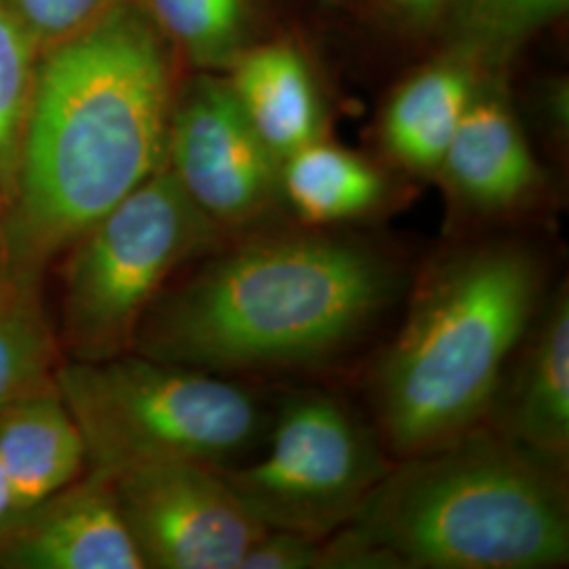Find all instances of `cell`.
Wrapping results in <instances>:
<instances>
[{
	"label": "cell",
	"mask_w": 569,
	"mask_h": 569,
	"mask_svg": "<svg viewBox=\"0 0 569 569\" xmlns=\"http://www.w3.org/2000/svg\"><path fill=\"white\" fill-rule=\"evenodd\" d=\"M186 72L133 0L42 51L4 224L20 289L41 293L51 262L163 169Z\"/></svg>",
	"instance_id": "obj_2"
},
{
	"label": "cell",
	"mask_w": 569,
	"mask_h": 569,
	"mask_svg": "<svg viewBox=\"0 0 569 569\" xmlns=\"http://www.w3.org/2000/svg\"><path fill=\"white\" fill-rule=\"evenodd\" d=\"M569 559L568 470L493 428L392 460L321 569H552Z\"/></svg>",
	"instance_id": "obj_3"
},
{
	"label": "cell",
	"mask_w": 569,
	"mask_h": 569,
	"mask_svg": "<svg viewBox=\"0 0 569 569\" xmlns=\"http://www.w3.org/2000/svg\"><path fill=\"white\" fill-rule=\"evenodd\" d=\"M390 467L376 428L338 397L305 390L272 413L262 448L222 475L264 528L327 540Z\"/></svg>",
	"instance_id": "obj_7"
},
{
	"label": "cell",
	"mask_w": 569,
	"mask_h": 569,
	"mask_svg": "<svg viewBox=\"0 0 569 569\" xmlns=\"http://www.w3.org/2000/svg\"><path fill=\"white\" fill-rule=\"evenodd\" d=\"M7 207L0 199V306L16 298L18 293H39V291H23L16 281L11 272V262H9V244H7Z\"/></svg>",
	"instance_id": "obj_25"
},
{
	"label": "cell",
	"mask_w": 569,
	"mask_h": 569,
	"mask_svg": "<svg viewBox=\"0 0 569 569\" xmlns=\"http://www.w3.org/2000/svg\"><path fill=\"white\" fill-rule=\"evenodd\" d=\"M0 465L20 510L34 507L87 472L81 430L58 387L0 409Z\"/></svg>",
	"instance_id": "obj_16"
},
{
	"label": "cell",
	"mask_w": 569,
	"mask_h": 569,
	"mask_svg": "<svg viewBox=\"0 0 569 569\" xmlns=\"http://www.w3.org/2000/svg\"><path fill=\"white\" fill-rule=\"evenodd\" d=\"M56 382L81 430L87 470L103 477L154 462L237 467L262 448L274 413L234 378L133 350L61 361Z\"/></svg>",
	"instance_id": "obj_5"
},
{
	"label": "cell",
	"mask_w": 569,
	"mask_h": 569,
	"mask_svg": "<svg viewBox=\"0 0 569 569\" xmlns=\"http://www.w3.org/2000/svg\"><path fill=\"white\" fill-rule=\"evenodd\" d=\"M388 16L409 32L432 34L448 0H380Z\"/></svg>",
	"instance_id": "obj_24"
},
{
	"label": "cell",
	"mask_w": 569,
	"mask_h": 569,
	"mask_svg": "<svg viewBox=\"0 0 569 569\" xmlns=\"http://www.w3.org/2000/svg\"><path fill=\"white\" fill-rule=\"evenodd\" d=\"M108 479L143 569H239L266 531L220 468L154 462Z\"/></svg>",
	"instance_id": "obj_9"
},
{
	"label": "cell",
	"mask_w": 569,
	"mask_h": 569,
	"mask_svg": "<svg viewBox=\"0 0 569 569\" xmlns=\"http://www.w3.org/2000/svg\"><path fill=\"white\" fill-rule=\"evenodd\" d=\"M323 542L298 531L268 529L247 549L239 569L321 568Z\"/></svg>",
	"instance_id": "obj_22"
},
{
	"label": "cell",
	"mask_w": 569,
	"mask_h": 569,
	"mask_svg": "<svg viewBox=\"0 0 569 569\" xmlns=\"http://www.w3.org/2000/svg\"><path fill=\"white\" fill-rule=\"evenodd\" d=\"M0 569H143L112 481L87 470L0 533Z\"/></svg>",
	"instance_id": "obj_11"
},
{
	"label": "cell",
	"mask_w": 569,
	"mask_h": 569,
	"mask_svg": "<svg viewBox=\"0 0 569 569\" xmlns=\"http://www.w3.org/2000/svg\"><path fill=\"white\" fill-rule=\"evenodd\" d=\"M41 53L0 0V199L11 201Z\"/></svg>",
	"instance_id": "obj_20"
},
{
	"label": "cell",
	"mask_w": 569,
	"mask_h": 569,
	"mask_svg": "<svg viewBox=\"0 0 569 569\" xmlns=\"http://www.w3.org/2000/svg\"><path fill=\"white\" fill-rule=\"evenodd\" d=\"M167 167L226 234L279 224L281 161L247 121L228 79L186 72L169 121Z\"/></svg>",
	"instance_id": "obj_8"
},
{
	"label": "cell",
	"mask_w": 569,
	"mask_h": 569,
	"mask_svg": "<svg viewBox=\"0 0 569 569\" xmlns=\"http://www.w3.org/2000/svg\"><path fill=\"white\" fill-rule=\"evenodd\" d=\"M569 0H448L432 34L439 49L483 74H509L523 49L566 20Z\"/></svg>",
	"instance_id": "obj_18"
},
{
	"label": "cell",
	"mask_w": 569,
	"mask_h": 569,
	"mask_svg": "<svg viewBox=\"0 0 569 569\" xmlns=\"http://www.w3.org/2000/svg\"><path fill=\"white\" fill-rule=\"evenodd\" d=\"M392 171L327 136L281 161L284 213L308 228H350L373 220L399 199Z\"/></svg>",
	"instance_id": "obj_15"
},
{
	"label": "cell",
	"mask_w": 569,
	"mask_h": 569,
	"mask_svg": "<svg viewBox=\"0 0 569 569\" xmlns=\"http://www.w3.org/2000/svg\"><path fill=\"white\" fill-rule=\"evenodd\" d=\"M228 239L164 164L66 251L61 345L70 359L131 352L143 317L173 277Z\"/></svg>",
	"instance_id": "obj_6"
},
{
	"label": "cell",
	"mask_w": 569,
	"mask_h": 569,
	"mask_svg": "<svg viewBox=\"0 0 569 569\" xmlns=\"http://www.w3.org/2000/svg\"><path fill=\"white\" fill-rule=\"evenodd\" d=\"M20 505L16 498V491L11 488V481L0 465V533L13 523V519L20 515Z\"/></svg>",
	"instance_id": "obj_26"
},
{
	"label": "cell",
	"mask_w": 569,
	"mask_h": 569,
	"mask_svg": "<svg viewBox=\"0 0 569 569\" xmlns=\"http://www.w3.org/2000/svg\"><path fill=\"white\" fill-rule=\"evenodd\" d=\"M547 281L545 251L521 237L462 241L428 264L369 380L376 430L390 456L486 427L510 357L545 305Z\"/></svg>",
	"instance_id": "obj_4"
},
{
	"label": "cell",
	"mask_w": 569,
	"mask_h": 569,
	"mask_svg": "<svg viewBox=\"0 0 569 569\" xmlns=\"http://www.w3.org/2000/svg\"><path fill=\"white\" fill-rule=\"evenodd\" d=\"M224 77L247 121L279 161L329 136L326 87L298 39L268 34Z\"/></svg>",
	"instance_id": "obj_13"
},
{
	"label": "cell",
	"mask_w": 569,
	"mask_h": 569,
	"mask_svg": "<svg viewBox=\"0 0 569 569\" xmlns=\"http://www.w3.org/2000/svg\"><path fill=\"white\" fill-rule=\"evenodd\" d=\"M323 4H331V7H345V9H352V7H361L366 0H319Z\"/></svg>",
	"instance_id": "obj_27"
},
{
	"label": "cell",
	"mask_w": 569,
	"mask_h": 569,
	"mask_svg": "<svg viewBox=\"0 0 569 569\" xmlns=\"http://www.w3.org/2000/svg\"><path fill=\"white\" fill-rule=\"evenodd\" d=\"M190 72H218L268 37L260 0H133Z\"/></svg>",
	"instance_id": "obj_17"
},
{
	"label": "cell",
	"mask_w": 569,
	"mask_h": 569,
	"mask_svg": "<svg viewBox=\"0 0 569 569\" xmlns=\"http://www.w3.org/2000/svg\"><path fill=\"white\" fill-rule=\"evenodd\" d=\"M465 222H507L538 209L549 178L512 102L509 74H483L435 176Z\"/></svg>",
	"instance_id": "obj_10"
},
{
	"label": "cell",
	"mask_w": 569,
	"mask_h": 569,
	"mask_svg": "<svg viewBox=\"0 0 569 569\" xmlns=\"http://www.w3.org/2000/svg\"><path fill=\"white\" fill-rule=\"evenodd\" d=\"M486 427L568 470V281L547 293L528 333L510 357Z\"/></svg>",
	"instance_id": "obj_12"
},
{
	"label": "cell",
	"mask_w": 569,
	"mask_h": 569,
	"mask_svg": "<svg viewBox=\"0 0 569 569\" xmlns=\"http://www.w3.org/2000/svg\"><path fill=\"white\" fill-rule=\"evenodd\" d=\"M60 366L41 293H18L0 306V409L58 387Z\"/></svg>",
	"instance_id": "obj_19"
},
{
	"label": "cell",
	"mask_w": 569,
	"mask_h": 569,
	"mask_svg": "<svg viewBox=\"0 0 569 569\" xmlns=\"http://www.w3.org/2000/svg\"><path fill=\"white\" fill-rule=\"evenodd\" d=\"M536 119L557 150H566L569 131V87L566 79L545 82L536 96Z\"/></svg>",
	"instance_id": "obj_23"
},
{
	"label": "cell",
	"mask_w": 569,
	"mask_h": 569,
	"mask_svg": "<svg viewBox=\"0 0 569 569\" xmlns=\"http://www.w3.org/2000/svg\"><path fill=\"white\" fill-rule=\"evenodd\" d=\"M409 291L407 260L352 228L274 224L228 239L150 306L133 352L226 378L340 363Z\"/></svg>",
	"instance_id": "obj_1"
},
{
	"label": "cell",
	"mask_w": 569,
	"mask_h": 569,
	"mask_svg": "<svg viewBox=\"0 0 569 569\" xmlns=\"http://www.w3.org/2000/svg\"><path fill=\"white\" fill-rule=\"evenodd\" d=\"M481 77L470 61L439 49L397 82L378 114V143L388 167L435 180Z\"/></svg>",
	"instance_id": "obj_14"
},
{
	"label": "cell",
	"mask_w": 569,
	"mask_h": 569,
	"mask_svg": "<svg viewBox=\"0 0 569 569\" xmlns=\"http://www.w3.org/2000/svg\"><path fill=\"white\" fill-rule=\"evenodd\" d=\"M121 0H2L42 53L102 20Z\"/></svg>",
	"instance_id": "obj_21"
}]
</instances>
